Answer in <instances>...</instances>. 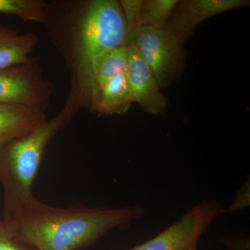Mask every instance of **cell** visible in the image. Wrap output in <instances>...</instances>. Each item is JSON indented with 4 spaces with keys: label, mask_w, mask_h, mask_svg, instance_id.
Here are the masks:
<instances>
[{
    "label": "cell",
    "mask_w": 250,
    "mask_h": 250,
    "mask_svg": "<svg viewBox=\"0 0 250 250\" xmlns=\"http://www.w3.org/2000/svg\"><path fill=\"white\" fill-rule=\"evenodd\" d=\"M44 24L81 90L100 57L128 46L124 15L116 0L48 4Z\"/></svg>",
    "instance_id": "6da1fadb"
},
{
    "label": "cell",
    "mask_w": 250,
    "mask_h": 250,
    "mask_svg": "<svg viewBox=\"0 0 250 250\" xmlns=\"http://www.w3.org/2000/svg\"><path fill=\"white\" fill-rule=\"evenodd\" d=\"M145 212L139 205L114 208L77 203L60 208L40 201L11 220L18 238L38 250H82L111 230L130 228Z\"/></svg>",
    "instance_id": "7a4b0ae2"
},
{
    "label": "cell",
    "mask_w": 250,
    "mask_h": 250,
    "mask_svg": "<svg viewBox=\"0 0 250 250\" xmlns=\"http://www.w3.org/2000/svg\"><path fill=\"white\" fill-rule=\"evenodd\" d=\"M82 105L80 89L72 83L65 106L29 134L0 148V183L4 188L3 218L14 219L39 204L32 188L46 148L65 129Z\"/></svg>",
    "instance_id": "3957f363"
},
{
    "label": "cell",
    "mask_w": 250,
    "mask_h": 250,
    "mask_svg": "<svg viewBox=\"0 0 250 250\" xmlns=\"http://www.w3.org/2000/svg\"><path fill=\"white\" fill-rule=\"evenodd\" d=\"M133 44L161 88L171 84L180 76L185 53L183 43L173 34L164 29L141 27Z\"/></svg>",
    "instance_id": "277c9868"
},
{
    "label": "cell",
    "mask_w": 250,
    "mask_h": 250,
    "mask_svg": "<svg viewBox=\"0 0 250 250\" xmlns=\"http://www.w3.org/2000/svg\"><path fill=\"white\" fill-rule=\"evenodd\" d=\"M224 212L223 206L216 200L202 201L157 236L129 250H190L197 246L210 224Z\"/></svg>",
    "instance_id": "5b68a950"
},
{
    "label": "cell",
    "mask_w": 250,
    "mask_h": 250,
    "mask_svg": "<svg viewBox=\"0 0 250 250\" xmlns=\"http://www.w3.org/2000/svg\"><path fill=\"white\" fill-rule=\"evenodd\" d=\"M52 85L42 76L36 59L0 70V104L18 105L46 111Z\"/></svg>",
    "instance_id": "8992f818"
},
{
    "label": "cell",
    "mask_w": 250,
    "mask_h": 250,
    "mask_svg": "<svg viewBox=\"0 0 250 250\" xmlns=\"http://www.w3.org/2000/svg\"><path fill=\"white\" fill-rule=\"evenodd\" d=\"M248 0H184L179 1L161 29L175 36L182 43L201 23L231 10L249 6Z\"/></svg>",
    "instance_id": "52a82bcc"
},
{
    "label": "cell",
    "mask_w": 250,
    "mask_h": 250,
    "mask_svg": "<svg viewBox=\"0 0 250 250\" xmlns=\"http://www.w3.org/2000/svg\"><path fill=\"white\" fill-rule=\"evenodd\" d=\"M126 77L133 103L149 114L163 116L167 111V101L149 67L134 44L127 47Z\"/></svg>",
    "instance_id": "ba28073f"
},
{
    "label": "cell",
    "mask_w": 250,
    "mask_h": 250,
    "mask_svg": "<svg viewBox=\"0 0 250 250\" xmlns=\"http://www.w3.org/2000/svg\"><path fill=\"white\" fill-rule=\"evenodd\" d=\"M92 111L99 116L123 114L129 110L133 100L126 73L115 77L92 90L87 96Z\"/></svg>",
    "instance_id": "9c48e42d"
},
{
    "label": "cell",
    "mask_w": 250,
    "mask_h": 250,
    "mask_svg": "<svg viewBox=\"0 0 250 250\" xmlns=\"http://www.w3.org/2000/svg\"><path fill=\"white\" fill-rule=\"evenodd\" d=\"M47 120L43 110L18 105L0 104V148L29 134Z\"/></svg>",
    "instance_id": "30bf717a"
},
{
    "label": "cell",
    "mask_w": 250,
    "mask_h": 250,
    "mask_svg": "<svg viewBox=\"0 0 250 250\" xmlns=\"http://www.w3.org/2000/svg\"><path fill=\"white\" fill-rule=\"evenodd\" d=\"M39 42L34 33H21L0 23V70L35 59L30 54Z\"/></svg>",
    "instance_id": "8fae6325"
},
{
    "label": "cell",
    "mask_w": 250,
    "mask_h": 250,
    "mask_svg": "<svg viewBox=\"0 0 250 250\" xmlns=\"http://www.w3.org/2000/svg\"><path fill=\"white\" fill-rule=\"evenodd\" d=\"M127 47H119L105 54L97 61L89 78L82 90L83 104L92 90L115 77L126 73L127 65Z\"/></svg>",
    "instance_id": "7c38bea8"
},
{
    "label": "cell",
    "mask_w": 250,
    "mask_h": 250,
    "mask_svg": "<svg viewBox=\"0 0 250 250\" xmlns=\"http://www.w3.org/2000/svg\"><path fill=\"white\" fill-rule=\"evenodd\" d=\"M48 4L41 0H0V14L11 15L27 22L44 24Z\"/></svg>",
    "instance_id": "4fadbf2b"
},
{
    "label": "cell",
    "mask_w": 250,
    "mask_h": 250,
    "mask_svg": "<svg viewBox=\"0 0 250 250\" xmlns=\"http://www.w3.org/2000/svg\"><path fill=\"white\" fill-rule=\"evenodd\" d=\"M179 0H145L141 11L140 27L161 29L170 17Z\"/></svg>",
    "instance_id": "5bb4252c"
},
{
    "label": "cell",
    "mask_w": 250,
    "mask_h": 250,
    "mask_svg": "<svg viewBox=\"0 0 250 250\" xmlns=\"http://www.w3.org/2000/svg\"><path fill=\"white\" fill-rule=\"evenodd\" d=\"M127 30L128 45L134 43V37L140 28L141 6L143 0L120 1Z\"/></svg>",
    "instance_id": "9a60e30c"
},
{
    "label": "cell",
    "mask_w": 250,
    "mask_h": 250,
    "mask_svg": "<svg viewBox=\"0 0 250 250\" xmlns=\"http://www.w3.org/2000/svg\"><path fill=\"white\" fill-rule=\"evenodd\" d=\"M0 250H39L18 238L11 220H0Z\"/></svg>",
    "instance_id": "2e32d148"
},
{
    "label": "cell",
    "mask_w": 250,
    "mask_h": 250,
    "mask_svg": "<svg viewBox=\"0 0 250 250\" xmlns=\"http://www.w3.org/2000/svg\"><path fill=\"white\" fill-rule=\"evenodd\" d=\"M219 241L232 250H250L249 239L242 237H220Z\"/></svg>",
    "instance_id": "e0dca14e"
},
{
    "label": "cell",
    "mask_w": 250,
    "mask_h": 250,
    "mask_svg": "<svg viewBox=\"0 0 250 250\" xmlns=\"http://www.w3.org/2000/svg\"><path fill=\"white\" fill-rule=\"evenodd\" d=\"M250 182H247L246 185L244 186L239 192L237 194L235 201L233 202V205L228 208V211L233 212L236 210H239L243 207H247L249 205L250 201H248V197L243 198V197L248 195V192H250Z\"/></svg>",
    "instance_id": "ac0fdd59"
},
{
    "label": "cell",
    "mask_w": 250,
    "mask_h": 250,
    "mask_svg": "<svg viewBox=\"0 0 250 250\" xmlns=\"http://www.w3.org/2000/svg\"><path fill=\"white\" fill-rule=\"evenodd\" d=\"M188 250H197V246L192 247V248H190V249Z\"/></svg>",
    "instance_id": "d6986e66"
}]
</instances>
